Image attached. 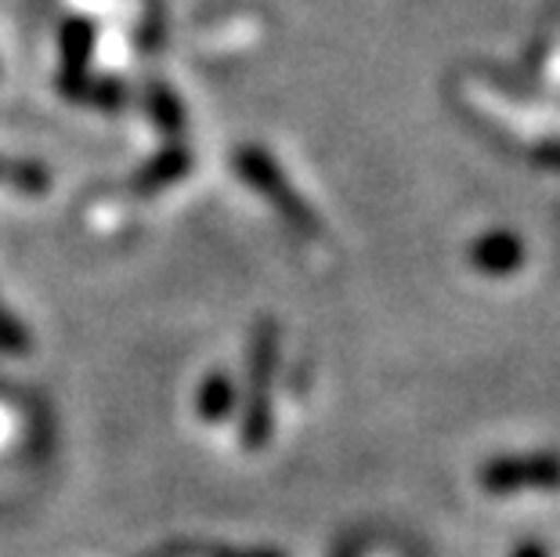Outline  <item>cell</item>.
<instances>
[{"instance_id": "cell-1", "label": "cell", "mask_w": 560, "mask_h": 557, "mask_svg": "<svg viewBox=\"0 0 560 557\" xmlns=\"http://www.w3.org/2000/svg\"><path fill=\"white\" fill-rule=\"evenodd\" d=\"M478 485L492 496L506 492H553L560 489V453L495 456L478 471Z\"/></svg>"}, {"instance_id": "cell-2", "label": "cell", "mask_w": 560, "mask_h": 557, "mask_svg": "<svg viewBox=\"0 0 560 557\" xmlns=\"http://www.w3.org/2000/svg\"><path fill=\"white\" fill-rule=\"evenodd\" d=\"M470 268L481 271V276H492V279H506L524 265V243L517 232L510 229H492L478 235L470 243Z\"/></svg>"}, {"instance_id": "cell-3", "label": "cell", "mask_w": 560, "mask_h": 557, "mask_svg": "<svg viewBox=\"0 0 560 557\" xmlns=\"http://www.w3.org/2000/svg\"><path fill=\"white\" fill-rule=\"evenodd\" d=\"M532 160H535V167L560 174V138H546V141H539V146L532 149Z\"/></svg>"}, {"instance_id": "cell-4", "label": "cell", "mask_w": 560, "mask_h": 557, "mask_svg": "<svg viewBox=\"0 0 560 557\" xmlns=\"http://www.w3.org/2000/svg\"><path fill=\"white\" fill-rule=\"evenodd\" d=\"M514 557H550V554H546L542 543H535V539H532V543H521Z\"/></svg>"}]
</instances>
